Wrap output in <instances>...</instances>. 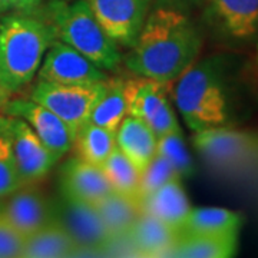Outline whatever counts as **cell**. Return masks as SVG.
Segmentation results:
<instances>
[{
  "label": "cell",
  "instance_id": "obj_1",
  "mask_svg": "<svg viewBox=\"0 0 258 258\" xmlns=\"http://www.w3.org/2000/svg\"><path fill=\"white\" fill-rule=\"evenodd\" d=\"M203 35L185 13L159 6L151 10L123 62L129 72L171 85L198 59Z\"/></svg>",
  "mask_w": 258,
  "mask_h": 258
},
{
  "label": "cell",
  "instance_id": "obj_2",
  "mask_svg": "<svg viewBox=\"0 0 258 258\" xmlns=\"http://www.w3.org/2000/svg\"><path fill=\"white\" fill-rule=\"evenodd\" d=\"M230 95L228 64L221 55L197 59L174 86L176 108L194 132L228 125Z\"/></svg>",
  "mask_w": 258,
  "mask_h": 258
},
{
  "label": "cell",
  "instance_id": "obj_3",
  "mask_svg": "<svg viewBox=\"0 0 258 258\" xmlns=\"http://www.w3.org/2000/svg\"><path fill=\"white\" fill-rule=\"evenodd\" d=\"M56 39L53 23L39 10L0 19V83L12 93L28 85Z\"/></svg>",
  "mask_w": 258,
  "mask_h": 258
},
{
  "label": "cell",
  "instance_id": "obj_4",
  "mask_svg": "<svg viewBox=\"0 0 258 258\" xmlns=\"http://www.w3.org/2000/svg\"><path fill=\"white\" fill-rule=\"evenodd\" d=\"M57 39L81 52L105 72L115 71L122 62L118 45L106 35L85 0H52L46 9Z\"/></svg>",
  "mask_w": 258,
  "mask_h": 258
},
{
  "label": "cell",
  "instance_id": "obj_5",
  "mask_svg": "<svg viewBox=\"0 0 258 258\" xmlns=\"http://www.w3.org/2000/svg\"><path fill=\"white\" fill-rule=\"evenodd\" d=\"M102 83L66 85L37 81L32 89L30 99L50 109L76 135L83 123L89 120L95 102L102 91Z\"/></svg>",
  "mask_w": 258,
  "mask_h": 258
},
{
  "label": "cell",
  "instance_id": "obj_6",
  "mask_svg": "<svg viewBox=\"0 0 258 258\" xmlns=\"http://www.w3.org/2000/svg\"><path fill=\"white\" fill-rule=\"evenodd\" d=\"M0 126L9 135L23 185L39 182L60 161L23 119L0 113Z\"/></svg>",
  "mask_w": 258,
  "mask_h": 258
},
{
  "label": "cell",
  "instance_id": "obj_7",
  "mask_svg": "<svg viewBox=\"0 0 258 258\" xmlns=\"http://www.w3.org/2000/svg\"><path fill=\"white\" fill-rule=\"evenodd\" d=\"M129 113L144 120L158 138L169 132L181 131L168 99V85L149 78H126Z\"/></svg>",
  "mask_w": 258,
  "mask_h": 258
},
{
  "label": "cell",
  "instance_id": "obj_8",
  "mask_svg": "<svg viewBox=\"0 0 258 258\" xmlns=\"http://www.w3.org/2000/svg\"><path fill=\"white\" fill-rule=\"evenodd\" d=\"M52 210L53 218L63 227L78 247L75 257L83 251L103 252L112 240L93 204L60 195V200L52 204Z\"/></svg>",
  "mask_w": 258,
  "mask_h": 258
},
{
  "label": "cell",
  "instance_id": "obj_9",
  "mask_svg": "<svg viewBox=\"0 0 258 258\" xmlns=\"http://www.w3.org/2000/svg\"><path fill=\"white\" fill-rule=\"evenodd\" d=\"M112 40L122 47L135 45L151 12L152 0H85Z\"/></svg>",
  "mask_w": 258,
  "mask_h": 258
},
{
  "label": "cell",
  "instance_id": "obj_10",
  "mask_svg": "<svg viewBox=\"0 0 258 258\" xmlns=\"http://www.w3.org/2000/svg\"><path fill=\"white\" fill-rule=\"evenodd\" d=\"M192 145L205 161L220 168L238 165L258 152L257 137L228 126L195 132Z\"/></svg>",
  "mask_w": 258,
  "mask_h": 258
},
{
  "label": "cell",
  "instance_id": "obj_11",
  "mask_svg": "<svg viewBox=\"0 0 258 258\" xmlns=\"http://www.w3.org/2000/svg\"><path fill=\"white\" fill-rule=\"evenodd\" d=\"M37 78L39 81L52 83L88 85L106 81L108 72L68 43L56 39L43 56Z\"/></svg>",
  "mask_w": 258,
  "mask_h": 258
},
{
  "label": "cell",
  "instance_id": "obj_12",
  "mask_svg": "<svg viewBox=\"0 0 258 258\" xmlns=\"http://www.w3.org/2000/svg\"><path fill=\"white\" fill-rule=\"evenodd\" d=\"M0 113L25 120L42 142L60 159L72 149L74 132L57 115L39 102L25 98L9 99L0 106Z\"/></svg>",
  "mask_w": 258,
  "mask_h": 258
},
{
  "label": "cell",
  "instance_id": "obj_13",
  "mask_svg": "<svg viewBox=\"0 0 258 258\" xmlns=\"http://www.w3.org/2000/svg\"><path fill=\"white\" fill-rule=\"evenodd\" d=\"M205 20L217 35L231 42L258 37V0H207Z\"/></svg>",
  "mask_w": 258,
  "mask_h": 258
},
{
  "label": "cell",
  "instance_id": "obj_14",
  "mask_svg": "<svg viewBox=\"0 0 258 258\" xmlns=\"http://www.w3.org/2000/svg\"><path fill=\"white\" fill-rule=\"evenodd\" d=\"M0 212L25 238L53 220L52 204L33 184L23 185L2 197Z\"/></svg>",
  "mask_w": 258,
  "mask_h": 258
},
{
  "label": "cell",
  "instance_id": "obj_15",
  "mask_svg": "<svg viewBox=\"0 0 258 258\" xmlns=\"http://www.w3.org/2000/svg\"><path fill=\"white\" fill-rule=\"evenodd\" d=\"M59 188L62 197L89 204H96L112 191L102 166L78 157L69 158L60 168Z\"/></svg>",
  "mask_w": 258,
  "mask_h": 258
},
{
  "label": "cell",
  "instance_id": "obj_16",
  "mask_svg": "<svg viewBox=\"0 0 258 258\" xmlns=\"http://www.w3.org/2000/svg\"><path fill=\"white\" fill-rule=\"evenodd\" d=\"M135 257H171V252L181 238V232L165 222L142 212L137 222L126 232Z\"/></svg>",
  "mask_w": 258,
  "mask_h": 258
},
{
  "label": "cell",
  "instance_id": "obj_17",
  "mask_svg": "<svg viewBox=\"0 0 258 258\" xmlns=\"http://www.w3.org/2000/svg\"><path fill=\"white\" fill-rule=\"evenodd\" d=\"M181 179L182 178L171 179L157 191L139 200L142 212L155 217L179 232L185 218L192 210Z\"/></svg>",
  "mask_w": 258,
  "mask_h": 258
},
{
  "label": "cell",
  "instance_id": "obj_18",
  "mask_svg": "<svg viewBox=\"0 0 258 258\" xmlns=\"http://www.w3.org/2000/svg\"><path fill=\"white\" fill-rule=\"evenodd\" d=\"M116 145L134 165L142 171L157 155L158 137L144 120L135 116H125L115 134Z\"/></svg>",
  "mask_w": 258,
  "mask_h": 258
},
{
  "label": "cell",
  "instance_id": "obj_19",
  "mask_svg": "<svg viewBox=\"0 0 258 258\" xmlns=\"http://www.w3.org/2000/svg\"><path fill=\"white\" fill-rule=\"evenodd\" d=\"M129 113V93L126 78H109L102 83V91L95 102L89 120L113 134Z\"/></svg>",
  "mask_w": 258,
  "mask_h": 258
},
{
  "label": "cell",
  "instance_id": "obj_20",
  "mask_svg": "<svg viewBox=\"0 0 258 258\" xmlns=\"http://www.w3.org/2000/svg\"><path fill=\"white\" fill-rule=\"evenodd\" d=\"M78 247L55 218L25 238L20 258L75 257Z\"/></svg>",
  "mask_w": 258,
  "mask_h": 258
},
{
  "label": "cell",
  "instance_id": "obj_21",
  "mask_svg": "<svg viewBox=\"0 0 258 258\" xmlns=\"http://www.w3.org/2000/svg\"><path fill=\"white\" fill-rule=\"evenodd\" d=\"M238 232L181 235L171 252L176 258H230L235 255Z\"/></svg>",
  "mask_w": 258,
  "mask_h": 258
},
{
  "label": "cell",
  "instance_id": "obj_22",
  "mask_svg": "<svg viewBox=\"0 0 258 258\" xmlns=\"http://www.w3.org/2000/svg\"><path fill=\"white\" fill-rule=\"evenodd\" d=\"M93 205L99 212L102 221L106 230L109 231L112 238L125 235L142 214L141 204L137 197L116 191H111Z\"/></svg>",
  "mask_w": 258,
  "mask_h": 258
},
{
  "label": "cell",
  "instance_id": "obj_23",
  "mask_svg": "<svg viewBox=\"0 0 258 258\" xmlns=\"http://www.w3.org/2000/svg\"><path fill=\"white\" fill-rule=\"evenodd\" d=\"M242 224L240 212L218 207L192 208L185 218L181 235L238 232Z\"/></svg>",
  "mask_w": 258,
  "mask_h": 258
},
{
  "label": "cell",
  "instance_id": "obj_24",
  "mask_svg": "<svg viewBox=\"0 0 258 258\" xmlns=\"http://www.w3.org/2000/svg\"><path fill=\"white\" fill-rule=\"evenodd\" d=\"M118 148L115 134L88 120L76 132L72 144L75 157L101 166Z\"/></svg>",
  "mask_w": 258,
  "mask_h": 258
},
{
  "label": "cell",
  "instance_id": "obj_25",
  "mask_svg": "<svg viewBox=\"0 0 258 258\" xmlns=\"http://www.w3.org/2000/svg\"><path fill=\"white\" fill-rule=\"evenodd\" d=\"M102 171L108 178L112 191L137 197L141 179V171L134 162L116 148L102 164Z\"/></svg>",
  "mask_w": 258,
  "mask_h": 258
},
{
  "label": "cell",
  "instance_id": "obj_26",
  "mask_svg": "<svg viewBox=\"0 0 258 258\" xmlns=\"http://www.w3.org/2000/svg\"><path fill=\"white\" fill-rule=\"evenodd\" d=\"M157 154L165 157L176 172L182 176H189L194 172L192 158L189 155V151L185 144L182 131L169 132L158 138Z\"/></svg>",
  "mask_w": 258,
  "mask_h": 258
},
{
  "label": "cell",
  "instance_id": "obj_27",
  "mask_svg": "<svg viewBox=\"0 0 258 258\" xmlns=\"http://www.w3.org/2000/svg\"><path fill=\"white\" fill-rule=\"evenodd\" d=\"M175 178H182V176L176 172L175 168L165 157L157 154L151 159V162L141 171L137 198L142 200L144 197H147L148 194L157 191L158 188H161L168 181L175 179Z\"/></svg>",
  "mask_w": 258,
  "mask_h": 258
},
{
  "label": "cell",
  "instance_id": "obj_28",
  "mask_svg": "<svg viewBox=\"0 0 258 258\" xmlns=\"http://www.w3.org/2000/svg\"><path fill=\"white\" fill-rule=\"evenodd\" d=\"M23 186L9 135L0 126V198Z\"/></svg>",
  "mask_w": 258,
  "mask_h": 258
},
{
  "label": "cell",
  "instance_id": "obj_29",
  "mask_svg": "<svg viewBox=\"0 0 258 258\" xmlns=\"http://www.w3.org/2000/svg\"><path fill=\"white\" fill-rule=\"evenodd\" d=\"M25 237L0 212V258H20Z\"/></svg>",
  "mask_w": 258,
  "mask_h": 258
},
{
  "label": "cell",
  "instance_id": "obj_30",
  "mask_svg": "<svg viewBox=\"0 0 258 258\" xmlns=\"http://www.w3.org/2000/svg\"><path fill=\"white\" fill-rule=\"evenodd\" d=\"M42 0H0V13L25 12L32 13L40 9Z\"/></svg>",
  "mask_w": 258,
  "mask_h": 258
},
{
  "label": "cell",
  "instance_id": "obj_31",
  "mask_svg": "<svg viewBox=\"0 0 258 258\" xmlns=\"http://www.w3.org/2000/svg\"><path fill=\"white\" fill-rule=\"evenodd\" d=\"M162 6H169V8H175L178 5H200L207 0H158Z\"/></svg>",
  "mask_w": 258,
  "mask_h": 258
},
{
  "label": "cell",
  "instance_id": "obj_32",
  "mask_svg": "<svg viewBox=\"0 0 258 258\" xmlns=\"http://www.w3.org/2000/svg\"><path fill=\"white\" fill-rule=\"evenodd\" d=\"M10 96H12V92H10L8 88H5V86L0 83V106L9 101Z\"/></svg>",
  "mask_w": 258,
  "mask_h": 258
}]
</instances>
